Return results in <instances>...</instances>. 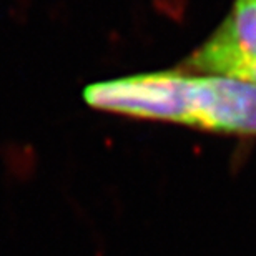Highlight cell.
<instances>
[{"instance_id": "1", "label": "cell", "mask_w": 256, "mask_h": 256, "mask_svg": "<svg viewBox=\"0 0 256 256\" xmlns=\"http://www.w3.org/2000/svg\"><path fill=\"white\" fill-rule=\"evenodd\" d=\"M194 75L155 72L86 86L90 106L114 114L194 125Z\"/></svg>"}, {"instance_id": "2", "label": "cell", "mask_w": 256, "mask_h": 256, "mask_svg": "<svg viewBox=\"0 0 256 256\" xmlns=\"http://www.w3.org/2000/svg\"><path fill=\"white\" fill-rule=\"evenodd\" d=\"M256 65V0H234L213 35L185 62L190 72L234 78Z\"/></svg>"}, {"instance_id": "3", "label": "cell", "mask_w": 256, "mask_h": 256, "mask_svg": "<svg viewBox=\"0 0 256 256\" xmlns=\"http://www.w3.org/2000/svg\"><path fill=\"white\" fill-rule=\"evenodd\" d=\"M194 126L256 135V85L228 76H194Z\"/></svg>"}]
</instances>
